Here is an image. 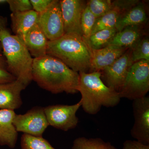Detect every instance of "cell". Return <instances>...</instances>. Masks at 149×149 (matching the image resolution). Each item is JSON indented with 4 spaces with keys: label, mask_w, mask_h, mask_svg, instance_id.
Listing matches in <instances>:
<instances>
[{
    "label": "cell",
    "mask_w": 149,
    "mask_h": 149,
    "mask_svg": "<svg viewBox=\"0 0 149 149\" xmlns=\"http://www.w3.org/2000/svg\"><path fill=\"white\" fill-rule=\"evenodd\" d=\"M32 77L39 87L53 94L78 92L79 73L52 56L33 59Z\"/></svg>",
    "instance_id": "6da1fadb"
},
{
    "label": "cell",
    "mask_w": 149,
    "mask_h": 149,
    "mask_svg": "<svg viewBox=\"0 0 149 149\" xmlns=\"http://www.w3.org/2000/svg\"><path fill=\"white\" fill-rule=\"evenodd\" d=\"M47 54L78 73L91 71L92 49L82 36L64 34L56 40L49 41Z\"/></svg>",
    "instance_id": "7a4b0ae2"
},
{
    "label": "cell",
    "mask_w": 149,
    "mask_h": 149,
    "mask_svg": "<svg viewBox=\"0 0 149 149\" xmlns=\"http://www.w3.org/2000/svg\"><path fill=\"white\" fill-rule=\"evenodd\" d=\"M77 91L81 95L83 110L91 115L97 114L102 107L118 105L120 98L119 93L107 86L101 79V71L79 72Z\"/></svg>",
    "instance_id": "3957f363"
},
{
    "label": "cell",
    "mask_w": 149,
    "mask_h": 149,
    "mask_svg": "<svg viewBox=\"0 0 149 149\" xmlns=\"http://www.w3.org/2000/svg\"><path fill=\"white\" fill-rule=\"evenodd\" d=\"M0 42L9 71L16 80L27 87L32 80L34 58L24 42L17 36L12 35L7 28L0 30Z\"/></svg>",
    "instance_id": "277c9868"
},
{
    "label": "cell",
    "mask_w": 149,
    "mask_h": 149,
    "mask_svg": "<svg viewBox=\"0 0 149 149\" xmlns=\"http://www.w3.org/2000/svg\"><path fill=\"white\" fill-rule=\"evenodd\" d=\"M149 91V61L142 60L134 63L118 91L120 98L133 101L146 96Z\"/></svg>",
    "instance_id": "5b68a950"
},
{
    "label": "cell",
    "mask_w": 149,
    "mask_h": 149,
    "mask_svg": "<svg viewBox=\"0 0 149 149\" xmlns=\"http://www.w3.org/2000/svg\"><path fill=\"white\" fill-rule=\"evenodd\" d=\"M82 105L81 101L74 104H56L44 108L49 125L64 131L74 129L79 119L76 113Z\"/></svg>",
    "instance_id": "8992f818"
},
{
    "label": "cell",
    "mask_w": 149,
    "mask_h": 149,
    "mask_svg": "<svg viewBox=\"0 0 149 149\" xmlns=\"http://www.w3.org/2000/svg\"><path fill=\"white\" fill-rule=\"evenodd\" d=\"M37 24L49 41L56 40L64 35L60 1L53 0L46 10L38 13Z\"/></svg>",
    "instance_id": "52a82bcc"
},
{
    "label": "cell",
    "mask_w": 149,
    "mask_h": 149,
    "mask_svg": "<svg viewBox=\"0 0 149 149\" xmlns=\"http://www.w3.org/2000/svg\"><path fill=\"white\" fill-rule=\"evenodd\" d=\"M13 125L17 132L36 137H42L49 124L44 108L35 107L23 114H15Z\"/></svg>",
    "instance_id": "ba28073f"
},
{
    "label": "cell",
    "mask_w": 149,
    "mask_h": 149,
    "mask_svg": "<svg viewBox=\"0 0 149 149\" xmlns=\"http://www.w3.org/2000/svg\"><path fill=\"white\" fill-rule=\"evenodd\" d=\"M133 63L131 49H129L112 64L101 71L102 80L107 86L118 92L125 83Z\"/></svg>",
    "instance_id": "9c48e42d"
},
{
    "label": "cell",
    "mask_w": 149,
    "mask_h": 149,
    "mask_svg": "<svg viewBox=\"0 0 149 149\" xmlns=\"http://www.w3.org/2000/svg\"><path fill=\"white\" fill-rule=\"evenodd\" d=\"M134 124L131 136L141 143L149 145V97L146 96L133 100Z\"/></svg>",
    "instance_id": "30bf717a"
},
{
    "label": "cell",
    "mask_w": 149,
    "mask_h": 149,
    "mask_svg": "<svg viewBox=\"0 0 149 149\" xmlns=\"http://www.w3.org/2000/svg\"><path fill=\"white\" fill-rule=\"evenodd\" d=\"M60 1L65 34L83 37L81 20L86 4L81 0H62Z\"/></svg>",
    "instance_id": "8fae6325"
},
{
    "label": "cell",
    "mask_w": 149,
    "mask_h": 149,
    "mask_svg": "<svg viewBox=\"0 0 149 149\" xmlns=\"http://www.w3.org/2000/svg\"><path fill=\"white\" fill-rule=\"evenodd\" d=\"M26 87L17 80L0 85V109L14 111L19 108L22 104L21 92Z\"/></svg>",
    "instance_id": "7c38bea8"
},
{
    "label": "cell",
    "mask_w": 149,
    "mask_h": 149,
    "mask_svg": "<svg viewBox=\"0 0 149 149\" xmlns=\"http://www.w3.org/2000/svg\"><path fill=\"white\" fill-rule=\"evenodd\" d=\"M128 49L109 45L100 49H92L91 72L102 71L112 64Z\"/></svg>",
    "instance_id": "4fadbf2b"
},
{
    "label": "cell",
    "mask_w": 149,
    "mask_h": 149,
    "mask_svg": "<svg viewBox=\"0 0 149 149\" xmlns=\"http://www.w3.org/2000/svg\"><path fill=\"white\" fill-rule=\"evenodd\" d=\"M49 40L36 23L25 34L24 42L33 58L47 55Z\"/></svg>",
    "instance_id": "5bb4252c"
},
{
    "label": "cell",
    "mask_w": 149,
    "mask_h": 149,
    "mask_svg": "<svg viewBox=\"0 0 149 149\" xmlns=\"http://www.w3.org/2000/svg\"><path fill=\"white\" fill-rule=\"evenodd\" d=\"M15 114L14 111L0 109V145L11 149L15 147L18 138L13 123Z\"/></svg>",
    "instance_id": "9a60e30c"
},
{
    "label": "cell",
    "mask_w": 149,
    "mask_h": 149,
    "mask_svg": "<svg viewBox=\"0 0 149 149\" xmlns=\"http://www.w3.org/2000/svg\"><path fill=\"white\" fill-rule=\"evenodd\" d=\"M38 13L34 10L10 14L12 30L15 35L24 41L25 34L37 23Z\"/></svg>",
    "instance_id": "2e32d148"
},
{
    "label": "cell",
    "mask_w": 149,
    "mask_h": 149,
    "mask_svg": "<svg viewBox=\"0 0 149 149\" xmlns=\"http://www.w3.org/2000/svg\"><path fill=\"white\" fill-rule=\"evenodd\" d=\"M144 25L128 26L118 32L109 45L132 49L144 37Z\"/></svg>",
    "instance_id": "e0dca14e"
},
{
    "label": "cell",
    "mask_w": 149,
    "mask_h": 149,
    "mask_svg": "<svg viewBox=\"0 0 149 149\" xmlns=\"http://www.w3.org/2000/svg\"><path fill=\"white\" fill-rule=\"evenodd\" d=\"M147 19L145 5L140 2L130 10L119 15L115 28L119 32L128 26L144 25Z\"/></svg>",
    "instance_id": "ac0fdd59"
},
{
    "label": "cell",
    "mask_w": 149,
    "mask_h": 149,
    "mask_svg": "<svg viewBox=\"0 0 149 149\" xmlns=\"http://www.w3.org/2000/svg\"><path fill=\"white\" fill-rule=\"evenodd\" d=\"M117 32L115 27L104 29L92 34L86 41L92 49H103L109 45Z\"/></svg>",
    "instance_id": "d6986e66"
},
{
    "label": "cell",
    "mask_w": 149,
    "mask_h": 149,
    "mask_svg": "<svg viewBox=\"0 0 149 149\" xmlns=\"http://www.w3.org/2000/svg\"><path fill=\"white\" fill-rule=\"evenodd\" d=\"M72 149H119L105 142L100 138H87L81 137L75 139L73 142Z\"/></svg>",
    "instance_id": "ffe728a7"
},
{
    "label": "cell",
    "mask_w": 149,
    "mask_h": 149,
    "mask_svg": "<svg viewBox=\"0 0 149 149\" xmlns=\"http://www.w3.org/2000/svg\"><path fill=\"white\" fill-rule=\"evenodd\" d=\"M120 15L118 11L113 9L103 16L97 19L91 35L101 30L115 27Z\"/></svg>",
    "instance_id": "44dd1931"
},
{
    "label": "cell",
    "mask_w": 149,
    "mask_h": 149,
    "mask_svg": "<svg viewBox=\"0 0 149 149\" xmlns=\"http://www.w3.org/2000/svg\"><path fill=\"white\" fill-rule=\"evenodd\" d=\"M21 149H56L42 137H36L24 134L20 141Z\"/></svg>",
    "instance_id": "7402d4cb"
},
{
    "label": "cell",
    "mask_w": 149,
    "mask_h": 149,
    "mask_svg": "<svg viewBox=\"0 0 149 149\" xmlns=\"http://www.w3.org/2000/svg\"><path fill=\"white\" fill-rule=\"evenodd\" d=\"M131 49V57L133 63L144 60L149 61V39L144 37Z\"/></svg>",
    "instance_id": "603a6c76"
},
{
    "label": "cell",
    "mask_w": 149,
    "mask_h": 149,
    "mask_svg": "<svg viewBox=\"0 0 149 149\" xmlns=\"http://www.w3.org/2000/svg\"><path fill=\"white\" fill-rule=\"evenodd\" d=\"M86 4L97 19L113 9L112 1L110 0H90Z\"/></svg>",
    "instance_id": "cb8c5ba5"
},
{
    "label": "cell",
    "mask_w": 149,
    "mask_h": 149,
    "mask_svg": "<svg viewBox=\"0 0 149 149\" xmlns=\"http://www.w3.org/2000/svg\"><path fill=\"white\" fill-rule=\"evenodd\" d=\"M96 19L95 16L91 12L88 6L86 4L82 13L81 20L83 37L85 40H88L91 36Z\"/></svg>",
    "instance_id": "d4e9b609"
},
{
    "label": "cell",
    "mask_w": 149,
    "mask_h": 149,
    "mask_svg": "<svg viewBox=\"0 0 149 149\" xmlns=\"http://www.w3.org/2000/svg\"><path fill=\"white\" fill-rule=\"evenodd\" d=\"M8 69L5 57L2 52H0V85L10 83L16 80Z\"/></svg>",
    "instance_id": "484cf974"
},
{
    "label": "cell",
    "mask_w": 149,
    "mask_h": 149,
    "mask_svg": "<svg viewBox=\"0 0 149 149\" xmlns=\"http://www.w3.org/2000/svg\"><path fill=\"white\" fill-rule=\"evenodd\" d=\"M12 13H21L33 10L30 0H7Z\"/></svg>",
    "instance_id": "4316f807"
},
{
    "label": "cell",
    "mask_w": 149,
    "mask_h": 149,
    "mask_svg": "<svg viewBox=\"0 0 149 149\" xmlns=\"http://www.w3.org/2000/svg\"><path fill=\"white\" fill-rule=\"evenodd\" d=\"M140 2L139 0H116L112 1V4L113 9L118 11L121 15L130 10Z\"/></svg>",
    "instance_id": "83f0119b"
},
{
    "label": "cell",
    "mask_w": 149,
    "mask_h": 149,
    "mask_svg": "<svg viewBox=\"0 0 149 149\" xmlns=\"http://www.w3.org/2000/svg\"><path fill=\"white\" fill-rule=\"evenodd\" d=\"M52 1L53 0H30L33 10L38 13L46 10Z\"/></svg>",
    "instance_id": "f1b7e54d"
},
{
    "label": "cell",
    "mask_w": 149,
    "mask_h": 149,
    "mask_svg": "<svg viewBox=\"0 0 149 149\" xmlns=\"http://www.w3.org/2000/svg\"><path fill=\"white\" fill-rule=\"evenodd\" d=\"M123 149H149V145L136 140H126L123 143Z\"/></svg>",
    "instance_id": "f546056e"
},
{
    "label": "cell",
    "mask_w": 149,
    "mask_h": 149,
    "mask_svg": "<svg viewBox=\"0 0 149 149\" xmlns=\"http://www.w3.org/2000/svg\"><path fill=\"white\" fill-rule=\"evenodd\" d=\"M7 19L6 17L0 16V30L7 29Z\"/></svg>",
    "instance_id": "4dcf8cb0"
},
{
    "label": "cell",
    "mask_w": 149,
    "mask_h": 149,
    "mask_svg": "<svg viewBox=\"0 0 149 149\" xmlns=\"http://www.w3.org/2000/svg\"><path fill=\"white\" fill-rule=\"evenodd\" d=\"M7 0H0V4L4 3H7Z\"/></svg>",
    "instance_id": "1f68e13d"
},
{
    "label": "cell",
    "mask_w": 149,
    "mask_h": 149,
    "mask_svg": "<svg viewBox=\"0 0 149 149\" xmlns=\"http://www.w3.org/2000/svg\"><path fill=\"white\" fill-rule=\"evenodd\" d=\"M0 52H2V47L1 42H0Z\"/></svg>",
    "instance_id": "d6a6232c"
}]
</instances>
